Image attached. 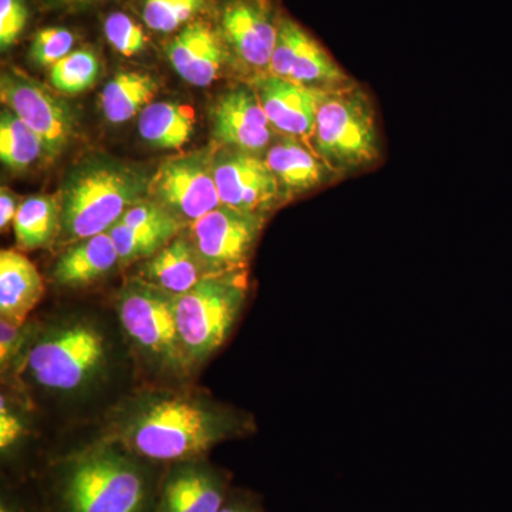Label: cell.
Returning <instances> with one entry per match:
<instances>
[{
	"instance_id": "33",
	"label": "cell",
	"mask_w": 512,
	"mask_h": 512,
	"mask_svg": "<svg viewBox=\"0 0 512 512\" xmlns=\"http://www.w3.org/2000/svg\"><path fill=\"white\" fill-rule=\"evenodd\" d=\"M25 426L18 414L13 413L5 397L0 402V450L3 457H9V454L15 450L16 446L23 439Z\"/></svg>"
},
{
	"instance_id": "24",
	"label": "cell",
	"mask_w": 512,
	"mask_h": 512,
	"mask_svg": "<svg viewBox=\"0 0 512 512\" xmlns=\"http://www.w3.org/2000/svg\"><path fill=\"white\" fill-rule=\"evenodd\" d=\"M62 205L59 198L35 195L19 205L13 221L16 241L23 249L47 248L59 238Z\"/></svg>"
},
{
	"instance_id": "30",
	"label": "cell",
	"mask_w": 512,
	"mask_h": 512,
	"mask_svg": "<svg viewBox=\"0 0 512 512\" xmlns=\"http://www.w3.org/2000/svg\"><path fill=\"white\" fill-rule=\"evenodd\" d=\"M104 33L110 45L126 57L137 55L147 45L143 29L124 13L110 15L104 22Z\"/></svg>"
},
{
	"instance_id": "32",
	"label": "cell",
	"mask_w": 512,
	"mask_h": 512,
	"mask_svg": "<svg viewBox=\"0 0 512 512\" xmlns=\"http://www.w3.org/2000/svg\"><path fill=\"white\" fill-rule=\"evenodd\" d=\"M25 0H0V47L9 49L22 35L28 23Z\"/></svg>"
},
{
	"instance_id": "22",
	"label": "cell",
	"mask_w": 512,
	"mask_h": 512,
	"mask_svg": "<svg viewBox=\"0 0 512 512\" xmlns=\"http://www.w3.org/2000/svg\"><path fill=\"white\" fill-rule=\"evenodd\" d=\"M195 114L184 104L151 103L138 117V133L148 144L161 150H178L191 140Z\"/></svg>"
},
{
	"instance_id": "31",
	"label": "cell",
	"mask_w": 512,
	"mask_h": 512,
	"mask_svg": "<svg viewBox=\"0 0 512 512\" xmlns=\"http://www.w3.org/2000/svg\"><path fill=\"white\" fill-rule=\"evenodd\" d=\"M74 36L63 28L39 30L30 47V59L39 66H53L64 56L72 53Z\"/></svg>"
},
{
	"instance_id": "1",
	"label": "cell",
	"mask_w": 512,
	"mask_h": 512,
	"mask_svg": "<svg viewBox=\"0 0 512 512\" xmlns=\"http://www.w3.org/2000/svg\"><path fill=\"white\" fill-rule=\"evenodd\" d=\"M113 441L50 468L43 512H153L161 474Z\"/></svg>"
},
{
	"instance_id": "6",
	"label": "cell",
	"mask_w": 512,
	"mask_h": 512,
	"mask_svg": "<svg viewBox=\"0 0 512 512\" xmlns=\"http://www.w3.org/2000/svg\"><path fill=\"white\" fill-rule=\"evenodd\" d=\"M175 296L137 276L124 286L117 309L124 332L150 362L185 375L194 363L178 332Z\"/></svg>"
},
{
	"instance_id": "9",
	"label": "cell",
	"mask_w": 512,
	"mask_h": 512,
	"mask_svg": "<svg viewBox=\"0 0 512 512\" xmlns=\"http://www.w3.org/2000/svg\"><path fill=\"white\" fill-rule=\"evenodd\" d=\"M150 194L178 220H200L222 205L214 156L204 150L165 161L151 180Z\"/></svg>"
},
{
	"instance_id": "12",
	"label": "cell",
	"mask_w": 512,
	"mask_h": 512,
	"mask_svg": "<svg viewBox=\"0 0 512 512\" xmlns=\"http://www.w3.org/2000/svg\"><path fill=\"white\" fill-rule=\"evenodd\" d=\"M214 177L221 204L265 215L281 200V187L265 160L241 150L214 156Z\"/></svg>"
},
{
	"instance_id": "5",
	"label": "cell",
	"mask_w": 512,
	"mask_h": 512,
	"mask_svg": "<svg viewBox=\"0 0 512 512\" xmlns=\"http://www.w3.org/2000/svg\"><path fill=\"white\" fill-rule=\"evenodd\" d=\"M316 153L332 170L352 171L379 157V136L372 101L346 86L322 93L315 133Z\"/></svg>"
},
{
	"instance_id": "38",
	"label": "cell",
	"mask_w": 512,
	"mask_h": 512,
	"mask_svg": "<svg viewBox=\"0 0 512 512\" xmlns=\"http://www.w3.org/2000/svg\"><path fill=\"white\" fill-rule=\"evenodd\" d=\"M50 2L55 3V5L76 6L83 5V3H87L89 0H50Z\"/></svg>"
},
{
	"instance_id": "11",
	"label": "cell",
	"mask_w": 512,
	"mask_h": 512,
	"mask_svg": "<svg viewBox=\"0 0 512 512\" xmlns=\"http://www.w3.org/2000/svg\"><path fill=\"white\" fill-rule=\"evenodd\" d=\"M269 74L318 90L349 86V77L326 50L291 19L279 22Z\"/></svg>"
},
{
	"instance_id": "21",
	"label": "cell",
	"mask_w": 512,
	"mask_h": 512,
	"mask_svg": "<svg viewBox=\"0 0 512 512\" xmlns=\"http://www.w3.org/2000/svg\"><path fill=\"white\" fill-rule=\"evenodd\" d=\"M265 161L282 192L312 190L322 183L328 170L322 158L316 157L295 138H284L274 144Z\"/></svg>"
},
{
	"instance_id": "13",
	"label": "cell",
	"mask_w": 512,
	"mask_h": 512,
	"mask_svg": "<svg viewBox=\"0 0 512 512\" xmlns=\"http://www.w3.org/2000/svg\"><path fill=\"white\" fill-rule=\"evenodd\" d=\"M229 491L228 474L207 461L171 464L161 474L153 512H218Z\"/></svg>"
},
{
	"instance_id": "19",
	"label": "cell",
	"mask_w": 512,
	"mask_h": 512,
	"mask_svg": "<svg viewBox=\"0 0 512 512\" xmlns=\"http://www.w3.org/2000/svg\"><path fill=\"white\" fill-rule=\"evenodd\" d=\"M208 275L192 239L175 237L144 262L138 278L173 295H183Z\"/></svg>"
},
{
	"instance_id": "16",
	"label": "cell",
	"mask_w": 512,
	"mask_h": 512,
	"mask_svg": "<svg viewBox=\"0 0 512 512\" xmlns=\"http://www.w3.org/2000/svg\"><path fill=\"white\" fill-rule=\"evenodd\" d=\"M225 37L235 53L254 69H268L278 37L271 9L262 2L232 3L222 16Z\"/></svg>"
},
{
	"instance_id": "18",
	"label": "cell",
	"mask_w": 512,
	"mask_h": 512,
	"mask_svg": "<svg viewBox=\"0 0 512 512\" xmlns=\"http://www.w3.org/2000/svg\"><path fill=\"white\" fill-rule=\"evenodd\" d=\"M45 293L42 276L25 255L12 249L0 252V316L23 326Z\"/></svg>"
},
{
	"instance_id": "17",
	"label": "cell",
	"mask_w": 512,
	"mask_h": 512,
	"mask_svg": "<svg viewBox=\"0 0 512 512\" xmlns=\"http://www.w3.org/2000/svg\"><path fill=\"white\" fill-rule=\"evenodd\" d=\"M167 56L185 82L200 87L214 83L225 62L220 37L202 22L181 30L168 45Z\"/></svg>"
},
{
	"instance_id": "26",
	"label": "cell",
	"mask_w": 512,
	"mask_h": 512,
	"mask_svg": "<svg viewBox=\"0 0 512 512\" xmlns=\"http://www.w3.org/2000/svg\"><path fill=\"white\" fill-rule=\"evenodd\" d=\"M99 72V60L90 50H74L53 64L50 80L59 92L79 94L96 83Z\"/></svg>"
},
{
	"instance_id": "34",
	"label": "cell",
	"mask_w": 512,
	"mask_h": 512,
	"mask_svg": "<svg viewBox=\"0 0 512 512\" xmlns=\"http://www.w3.org/2000/svg\"><path fill=\"white\" fill-rule=\"evenodd\" d=\"M23 340H25V330H22V326L13 325L8 320L2 319V322H0V363H2V369L9 366L13 356L18 355Z\"/></svg>"
},
{
	"instance_id": "25",
	"label": "cell",
	"mask_w": 512,
	"mask_h": 512,
	"mask_svg": "<svg viewBox=\"0 0 512 512\" xmlns=\"http://www.w3.org/2000/svg\"><path fill=\"white\" fill-rule=\"evenodd\" d=\"M46 157V147L37 136L12 110H2L0 116V160L13 171L32 167L39 158Z\"/></svg>"
},
{
	"instance_id": "14",
	"label": "cell",
	"mask_w": 512,
	"mask_h": 512,
	"mask_svg": "<svg viewBox=\"0 0 512 512\" xmlns=\"http://www.w3.org/2000/svg\"><path fill=\"white\" fill-rule=\"evenodd\" d=\"M211 119L214 136L235 150L256 153L264 150L274 136L258 96L245 87L222 94L212 107Z\"/></svg>"
},
{
	"instance_id": "10",
	"label": "cell",
	"mask_w": 512,
	"mask_h": 512,
	"mask_svg": "<svg viewBox=\"0 0 512 512\" xmlns=\"http://www.w3.org/2000/svg\"><path fill=\"white\" fill-rule=\"evenodd\" d=\"M3 103L42 138L46 158L66 150L74 134L73 111L43 84L22 73H5L0 80Z\"/></svg>"
},
{
	"instance_id": "15",
	"label": "cell",
	"mask_w": 512,
	"mask_h": 512,
	"mask_svg": "<svg viewBox=\"0 0 512 512\" xmlns=\"http://www.w3.org/2000/svg\"><path fill=\"white\" fill-rule=\"evenodd\" d=\"M282 77H262L256 82V96L272 127L288 136H312L322 93Z\"/></svg>"
},
{
	"instance_id": "3",
	"label": "cell",
	"mask_w": 512,
	"mask_h": 512,
	"mask_svg": "<svg viewBox=\"0 0 512 512\" xmlns=\"http://www.w3.org/2000/svg\"><path fill=\"white\" fill-rule=\"evenodd\" d=\"M147 174L111 158H89L64 181L59 239L66 244L109 232L150 194Z\"/></svg>"
},
{
	"instance_id": "35",
	"label": "cell",
	"mask_w": 512,
	"mask_h": 512,
	"mask_svg": "<svg viewBox=\"0 0 512 512\" xmlns=\"http://www.w3.org/2000/svg\"><path fill=\"white\" fill-rule=\"evenodd\" d=\"M218 512H265L254 494L247 491H234L231 488L227 500Z\"/></svg>"
},
{
	"instance_id": "2",
	"label": "cell",
	"mask_w": 512,
	"mask_h": 512,
	"mask_svg": "<svg viewBox=\"0 0 512 512\" xmlns=\"http://www.w3.org/2000/svg\"><path fill=\"white\" fill-rule=\"evenodd\" d=\"M248 426L249 421L194 397L156 396L138 404L110 441L147 463L167 467L204 460Z\"/></svg>"
},
{
	"instance_id": "27",
	"label": "cell",
	"mask_w": 512,
	"mask_h": 512,
	"mask_svg": "<svg viewBox=\"0 0 512 512\" xmlns=\"http://www.w3.org/2000/svg\"><path fill=\"white\" fill-rule=\"evenodd\" d=\"M109 234L113 239L121 265L151 258L175 238L168 232L131 228L121 222H117L110 229Z\"/></svg>"
},
{
	"instance_id": "7",
	"label": "cell",
	"mask_w": 512,
	"mask_h": 512,
	"mask_svg": "<svg viewBox=\"0 0 512 512\" xmlns=\"http://www.w3.org/2000/svg\"><path fill=\"white\" fill-rule=\"evenodd\" d=\"M106 356V340L99 330L83 322L70 323L37 340L26 365L39 386L74 392L96 377Z\"/></svg>"
},
{
	"instance_id": "28",
	"label": "cell",
	"mask_w": 512,
	"mask_h": 512,
	"mask_svg": "<svg viewBox=\"0 0 512 512\" xmlns=\"http://www.w3.org/2000/svg\"><path fill=\"white\" fill-rule=\"evenodd\" d=\"M205 0H146L144 2V22L156 32H174L194 18L202 8Z\"/></svg>"
},
{
	"instance_id": "20",
	"label": "cell",
	"mask_w": 512,
	"mask_h": 512,
	"mask_svg": "<svg viewBox=\"0 0 512 512\" xmlns=\"http://www.w3.org/2000/svg\"><path fill=\"white\" fill-rule=\"evenodd\" d=\"M119 264V255L109 232L74 242L53 268L56 284L77 288L99 281Z\"/></svg>"
},
{
	"instance_id": "23",
	"label": "cell",
	"mask_w": 512,
	"mask_h": 512,
	"mask_svg": "<svg viewBox=\"0 0 512 512\" xmlns=\"http://www.w3.org/2000/svg\"><path fill=\"white\" fill-rule=\"evenodd\" d=\"M158 93L154 77L137 72L117 73L101 92V110L110 123H124L136 117Z\"/></svg>"
},
{
	"instance_id": "4",
	"label": "cell",
	"mask_w": 512,
	"mask_h": 512,
	"mask_svg": "<svg viewBox=\"0 0 512 512\" xmlns=\"http://www.w3.org/2000/svg\"><path fill=\"white\" fill-rule=\"evenodd\" d=\"M245 301L244 271L205 276L190 291L175 296L178 332L194 365L224 345Z\"/></svg>"
},
{
	"instance_id": "36",
	"label": "cell",
	"mask_w": 512,
	"mask_h": 512,
	"mask_svg": "<svg viewBox=\"0 0 512 512\" xmlns=\"http://www.w3.org/2000/svg\"><path fill=\"white\" fill-rule=\"evenodd\" d=\"M18 210L19 205L16 198L10 194L9 190L2 188V192H0V227L2 229L9 227L10 222L15 221Z\"/></svg>"
},
{
	"instance_id": "8",
	"label": "cell",
	"mask_w": 512,
	"mask_h": 512,
	"mask_svg": "<svg viewBox=\"0 0 512 512\" xmlns=\"http://www.w3.org/2000/svg\"><path fill=\"white\" fill-rule=\"evenodd\" d=\"M264 224L265 215L225 205L191 222V239L208 274L244 271Z\"/></svg>"
},
{
	"instance_id": "29",
	"label": "cell",
	"mask_w": 512,
	"mask_h": 512,
	"mask_svg": "<svg viewBox=\"0 0 512 512\" xmlns=\"http://www.w3.org/2000/svg\"><path fill=\"white\" fill-rule=\"evenodd\" d=\"M127 227L168 232L177 237L181 222L167 208L154 201H141L128 208L119 221Z\"/></svg>"
},
{
	"instance_id": "37",
	"label": "cell",
	"mask_w": 512,
	"mask_h": 512,
	"mask_svg": "<svg viewBox=\"0 0 512 512\" xmlns=\"http://www.w3.org/2000/svg\"><path fill=\"white\" fill-rule=\"evenodd\" d=\"M0 512H30L28 507L22 503V500L16 494L6 493L2 494L0 500Z\"/></svg>"
}]
</instances>
